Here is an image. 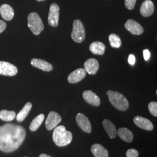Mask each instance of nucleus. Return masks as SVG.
<instances>
[{
  "label": "nucleus",
  "instance_id": "1",
  "mask_svg": "<svg viewBox=\"0 0 157 157\" xmlns=\"http://www.w3.org/2000/svg\"><path fill=\"white\" fill-rule=\"evenodd\" d=\"M24 128L15 124H6L0 126V150L11 152L18 149L26 138Z\"/></svg>",
  "mask_w": 157,
  "mask_h": 157
},
{
  "label": "nucleus",
  "instance_id": "2",
  "mask_svg": "<svg viewBox=\"0 0 157 157\" xmlns=\"http://www.w3.org/2000/svg\"><path fill=\"white\" fill-rule=\"evenodd\" d=\"M72 133L67 130L64 126H58L54 130L52 139L58 147H65L69 144L72 141Z\"/></svg>",
  "mask_w": 157,
  "mask_h": 157
},
{
  "label": "nucleus",
  "instance_id": "3",
  "mask_svg": "<svg viewBox=\"0 0 157 157\" xmlns=\"http://www.w3.org/2000/svg\"><path fill=\"white\" fill-rule=\"evenodd\" d=\"M107 94L110 102L115 108L122 111H126L128 109L129 102L123 94L111 90H108Z\"/></svg>",
  "mask_w": 157,
  "mask_h": 157
},
{
  "label": "nucleus",
  "instance_id": "4",
  "mask_svg": "<svg viewBox=\"0 0 157 157\" xmlns=\"http://www.w3.org/2000/svg\"><path fill=\"white\" fill-rule=\"evenodd\" d=\"M28 27L34 35H39L44 29V25L36 12H32L28 17Z\"/></svg>",
  "mask_w": 157,
  "mask_h": 157
},
{
  "label": "nucleus",
  "instance_id": "5",
  "mask_svg": "<svg viewBox=\"0 0 157 157\" xmlns=\"http://www.w3.org/2000/svg\"><path fill=\"white\" fill-rule=\"evenodd\" d=\"M71 37L74 41L80 43L83 42L86 37V32L83 23L80 20L76 19L73 23V30Z\"/></svg>",
  "mask_w": 157,
  "mask_h": 157
},
{
  "label": "nucleus",
  "instance_id": "6",
  "mask_svg": "<svg viewBox=\"0 0 157 157\" xmlns=\"http://www.w3.org/2000/svg\"><path fill=\"white\" fill-rule=\"evenodd\" d=\"M59 17V7L56 3H52L50 6L48 13V22L52 27H57Z\"/></svg>",
  "mask_w": 157,
  "mask_h": 157
},
{
  "label": "nucleus",
  "instance_id": "7",
  "mask_svg": "<svg viewBox=\"0 0 157 157\" xmlns=\"http://www.w3.org/2000/svg\"><path fill=\"white\" fill-rule=\"evenodd\" d=\"M62 121L61 117L56 112L51 111L45 121V127L47 130L55 129Z\"/></svg>",
  "mask_w": 157,
  "mask_h": 157
},
{
  "label": "nucleus",
  "instance_id": "8",
  "mask_svg": "<svg viewBox=\"0 0 157 157\" xmlns=\"http://www.w3.org/2000/svg\"><path fill=\"white\" fill-rule=\"evenodd\" d=\"M76 122L78 126L84 132L90 133L91 132V124L89 119L82 113H78L76 118Z\"/></svg>",
  "mask_w": 157,
  "mask_h": 157
},
{
  "label": "nucleus",
  "instance_id": "9",
  "mask_svg": "<svg viewBox=\"0 0 157 157\" xmlns=\"http://www.w3.org/2000/svg\"><path fill=\"white\" fill-rule=\"evenodd\" d=\"M17 73V67L9 62L0 61V75L13 76Z\"/></svg>",
  "mask_w": 157,
  "mask_h": 157
},
{
  "label": "nucleus",
  "instance_id": "10",
  "mask_svg": "<svg viewBox=\"0 0 157 157\" xmlns=\"http://www.w3.org/2000/svg\"><path fill=\"white\" fill-rule=\"evenodd\" d=\"M124 27L129 32L134 35H140L144 32V29L140 24L133 19H128L124 24Z\"/></svg>",
  "mask_w": 157,
  "mask_h": 157
},
{
  "label": "nucleus",
  "instance_id": "11",
  "mask_svg": "<svg viewBox=\"0 0 157 157\" xmlns=\"http://www.w3.org/2000/svg\"><path fill=\"white\" fill-rule=\"evenodd\" d=\"M84 100L90 105L98 107L100 105L101 101L99 97L91 90H86L83 93Z\"/></svg>",
  "mask_w": 157,
  "mask_h": 157
},
{
  "label": "nucleus",
  "instance_id": "12",
  "mask_svg": "<svg viewBox=\"0 0 157 157\" xmlns=\"http://www.w3.org/2000/svg\"><path fill=\"white\" fill-rule=\"evenodd\" d=\"M135 124L141 129L148 131H151L154 129V125L147 118L140 116H136L133 119Z\"/></svg>",
  "mask_w": 157,
  "mask_h": 157
},
{
  "label": "nucleus",
  "instance_id": "13",
  "mask_svg": "<svg viewBox=\"0 0 157 157\" xmlns=\"http://www.w3.org/2000/svg\"><path fill=\"white\" fill-rule=\"evenodd\" d=\"M86 75L84 69L79 68L76 69L68 76L67 80L70 83H76L82 80Z\"/></svg>",
  "mask_w": 157,
  "mask_h": 157
},
{
  "label": "nucleus",
  "instance_id": "14",
  "mask_svg": "<svg viewBox=\"0 0 157 157\" xmlns=\"http://www.w3.org/2000/svg\"><path fill=\"white\" fill-rule=\"evenodd\" d=\"M84 67L86 73L95 75L99 69V63L94 58H90L84 62Z\"/></svg>",
  "mask_w": 157,
  "mask_h": 157
},
{
  "label": "nucleus",
  "instance_id": "15",
  "mask_svg": "<svg viewBox=\"0 0 157 157\" xmlns=\"http://www.w3.org/2000/svg\"><path fill=\"white\" fill-rule=\"evenodd\" d=\"M31 64L34 67L45 72H50L53 70V67L51 63L39 58H33L31 60Z\"/></svg>",
  "mask_w": 157,
  "mask_h": 157
},
{
  "label": "nucleus",
  "instance_id": "16",
  "mask_svg": "<svg viewBox=\"0 0 157 157\" xmlns=\"http://www.w3.org/2000/svg\"><path fill=\"white\" fill-rule=\"evenodd\" d=\"M141 15L144 17H150L154 11V5L151 0H146L140 7Z\"/></svg>",
  "mask_w": 157,
  "mask_h": 157
},
{
  "label": "nucleus",
  "instance_id": "17",
  "mask_svg": "<svg viewBox=\"0 0 157 157\" xmlns=\"http://www.w3.org/2000/svg\"><path fill=\"white\" fill-rule=\"evenodd\" d=\"M104 128L111 139H115L117 136V130L115 124L108 119H104L102 122Z\"/></svg>",
  "mask_w": 157,
  "mask_h": 157
},
{
  "label": "nucleus",
  "instance_id": "18",
  "mask_svg": "<svg viewBox=\"0 0 157 157\" xmlns=\"http://www.w3.org/2000/svg\"><path fill=\"white\" fill-rule=\"evenodd\" d=\"M0 13L6 21H11L14 17V11L11 6L8 4H3L0 6Z\"/></svg>",
  "mask_w": 157,
  "mask_h": 157
},
{
  "label": "nucleus",
  "instance_id": "19",
  "mask_svg": "<svg viewBox=\"0 0 157 157\" xmlns=\"http://www.w3.org/2000/svg\"><path fill=\"white\" fill-rule=\"evenodd\" d=\"M91 151L95 157H108L109 154L107 149L99 144H94L91 148Z\"/></svg>",
  "mask_w": 157,
  "mask_h": 157
},
{
  "label": "nucleus",
  "instance_id": "20",
  "mask_svg": "<svg viewBox=\"0 0 157 157\" xmlns=\"http://www.w3.org/2000/svg\"><path fill=\"white\" fill-rule=\"evenodd\" d=\"M119 137L123 140L130 143L133 140V133L126 128H121L118 129L117 132Z\"/></svg>",
  "mask_w": 157,
  "mask_h": 157
},
{
  "label": "nucleus",
  "instance_id": "21",
  "mask_svg": "<svg viewBox=\"0 0 157 157\" xmlns=\"http://www.w3.org/2000/svg\"><path fill=\"white\" fill-rule=\"evenodd\" d=\"M90 51L96 55H103L105 50V45L100 41H94L90 45Z\"/></svg>",
  "mask_w": 157,
  "mask_h": 157
},
{
  "label": "nucleus",
  "instance_id": "22",
  "mask_svg": "<svg viewBox=\"0 0 157 157\" xmlns=\"http://www.w3.org/2000/svg\"><path fill=\"white\" fill-rule=\"evenodd\" d=\"M32 104L30 102H27L22 109V110L17 115V121L20 122L23 121L25 120V119L26 118L27 116L28 115L29 113L32 109Z\"/></svg>",
  "mask_w": 157,
  "mask_h": 157
},
{
  "label": "nucleus",
  "instance_id": "23",
  "mask_svg": "<svg viewBox=\"0 0 157 157\" xmlns=\"http://www.w3.org/2000/svg\"><path fill=\"white\" fill-rule=\"evenodd\" d=\"M44 120V115L43 113L40 114L32 121V122L30 124L29 129L32 132L37 130L43 122Z\"/></svg>",
  "mask_w": 157,
  "mask_h": 157
},
{
  "label": "nucleus",
  "instance_id": "24",
  "mask_svg": "<svg viewBox=\"0 0 157 157\" xmlns=\"http://www.w3.org/2000/svg\"><path fill=\"white\" fill-rule=\"evenodd\" d=\"M16 116V113L12 111L3 109L0 111V119L4 121H12L15 118Z\"/></svg>",
  "mask_w": 157,
  "mask_h": 157
},
{
  "label": "nucleus",
  "instance_id": "25",
  "mask_svg": "<svg viewBox=\"0 0 157 157\" xmlns=\"http://www.w3.org/2000/svg\"><path fill=\"white\" fill-rule=\"evenodd\" d=\"M109 41L110 45L113 48H119L122 45L121 40L116 34H111L109 36Z\"/></svg>",
  "mask_w": 157,
  "mask_h": 157
},
{
  "label": "nucleus",
  "instance_id": "26",
  "mask_svg": "<svg viewBox=\"0 0 157 157\" xmlns=\"http://www.w3.org/2000/svg\"><path fill=\"white\" fill-rule=\"evenodd\" d=\"M148 109L149 111L153 116L157 117V102L155 101H152L149 103L148 104Z\"/></svg>",
  "mask_w": 157,
  "mask_h": 157
},
{
  "label": "nucleus",
  "instance_id": "27",
  "mask_svg": "<svg viewBox=\"0 0 157 157\" xmlns=\"http://www.w3.org/2000/svg\"><path fill=\"white\" fill-rule=\"evenodd\" d=\"M136 0H124V5L127 9L132 10L135 8Z\"/></svg>",
  "mask_w": 157,
  "mask_h": 157
},
{
  "label": "nucleus",
  "instance_id": "28",
  "mask_svg": "<svg viewBox=\"0 0 157 157\" xmlns=\"http://www.w3.org/2000/svg\"><path fill=\"white\" fill-rule=\"evenodd\" d=\"M126 155L127 157H138L139 152L136 149L130 148L126 152Z\"/></svg>",
  "mask_w": 157,
  "mask_h": 157
},
{
  "label": "nucleus",
  "instance_id": "29",
  "mask_svg": "<svg viewBox=\"0 0 157 157\" xmlns=\"http://www.w3.org/2000/svg\"><path fill=\"white\" fill-rule=\"evenodd\" d=\"M151 56V54H150V52L148 50L146 49L144 50H143V56H144V60L147 61H148V59H150Z\"/></svg>",
  "mask_w": 157,
  "mask_h": 157
},
{
  "label": "nucleus",
  "instance_id": "30",
  "mask_svg": "<svg viewBox=\"0 0 157 157\" xmlns=\"http://www.w3.org/2000/svg\"><path fill=\"white\" fill-rule=\"evenodd\" d=\"M135 62H136V58L135 56L133 54L129 55V58H128V62L129 64L131 65H134Z\"/></svg>",
  "mask_w": 157,
  "mask_h": 157
},
{
  "label": "nucleus",
  "instance_id": "31",
  "mask_svg": "<svg viewBox=\"0 0 157 157\" xmlns=\"http://www.w3.org/2000/svg\"><path fill=\"white\" fill-rule=\"evenodd\" d=\"M6 27V23L2 20H0V33H1L5 30Z\"/></svg>",
  "mask_w": 157,
  "mask_h": 157
},
{
  "label": "nucleus",
  "instance_id": "32",
  "mask_svg": "<svg viewBox=\"0 0 157 157\" xmlns=\"http://www.w3.org/2000/svg\"><path fill=\"white\" fill-rule=\"evenodd\" d=\"M39 157H52L50 156V155H47V154H41L40 155Z\"/></svg>",
  "mask_w": 157,
  "mask_h": 157
},
{
  "label": "nucleus",
  "instance_id": "33",
  "mask_svg": "<svg viewBox=\"0 0 157 157\" xmlns=\"http://www.w3.org/2000/svg\"><path fill=\"white\" fill-rule=\"evenodd\" d=\"M37 1H45V0H37Z\"/></svg>",
  "mask_w": 157,
  "mask_h": 157
},
{
  "label": "nucleus",
  "instance_id": "34",
  "mask_svg": "<svg viewBox=\"0 0 157 157\" xmlns=\"http://www.w3.org/2000/svg\"></svg>",
  "mask_w": 157,
  "mask_h": 157
}]
</instances>
